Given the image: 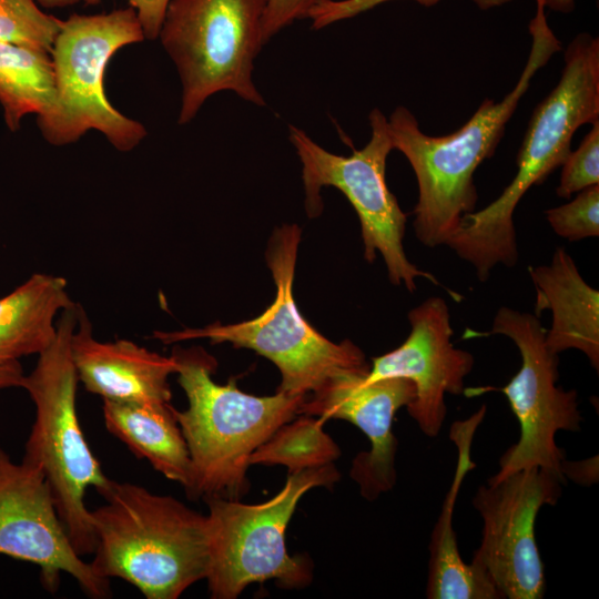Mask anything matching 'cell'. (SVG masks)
I'll return each mask as SVG.
<instances>
[{
    "label": "cell",
    "mask_w": 599,
    "mask_h": 599,
    "mask_svg": "<svg viewBox=\"0 0 599 599\" xmlns=\"http://www.w3.org/2000/svg\"><path fill=\"white\" fill-rule=\"evenodd\" d=\"M63 277L35 273L0 298V365L41 354L54 341L59 311L74 306Z\"/></svg>",
    "instance_id": "cell-20"
},
{
    "label": "cell",
    "mask_w": 599,
    "mask_h": 599,
    "mask_svg": "<svg viewBox=\"0 0 599 599\" xmlns=\"http://www.w3.org/2000/svg\"><path fill=\"white\" fill-rule=\"evenodd\" d=\"M0 105L8 129L16 132L27 114H35L47 140L59 114L51 53L0 42Z\"/></svg>",
    "instance_id": "cell-21"
},
{
    "label": "cell",
    "mask_w": 599,
    "mask_h": 599,
    "mask_svg": "<svg viewBox=\"0 0 599 599\" xmlns=\"http://www.w3.org/2000/svg\"><path fill=\"white\" fill-rule=\"evenodd\" d=\"M301 227L284 224L270 238L266 261L276 286L273 303L257 317L236 324L214 323L202 328L155 332L163 344L206 338L212 344L231 343L273 362L281 373L277 392L304 395L331 376L348 370L367 372L365 354L351 341L333 343L318 333L296 307L293 281Z\"/></svg>",
    "instance_id": "cell-6"
},
{
    "label": "cell",
    "mask_w": 599,
    "mask_h": 599,
    "mask_svg": "<svg viewBox=\"0 0 599 599\" xmlns=\"http://www.w3.org/2000/svg\"><path fill=\"white\" fill-rule=\"evenodd\" d=\"M392 0H319L309 11L308 19L312 28L319 30L334 22L353 18L359 13L370 10L382 3ZM424 7H430L440 0H414ZM481 10L500 7L512 0H473Z\"/></svg>",
    "instance_id": "cell-26"
},
{
    "label": "cell",
    "mask_w": 599,
    "mask_h": 599,
    "mask_svg": "<svg viewBox=\"0 0 599 599\" xmlns=\"http://www.w3.org/2000/svg\"><path fill=\"white\" fill-rule=\"evenodd\" d=\"M565 68L555 89L536 106L517 154V173L486 207L466 214L447 242L469 263L479 281L499 264L518 262L514 212L521 197L539 185L569 154L573 133L599 120V40L578 34L565 51Z\"/></svg>",
    "instance_id": "cell-2"
},
{
    "label": "cell",
    "mask_w": 599,
    "mask_h": 599,
    "mask_svg": "<svg viewBox=\"0 0 599 599\" xmlns=\"http://www.w3.org/2000/svg\"><path fill=\"white\" fill-rule=\"evenodd\" d=\"M485 414L486 406L483 405L470 417L457 420L450 427L449 437L458 451L457 465L430 538L426 583L428 599H502L486 572L473 562L466 564L463 560L453 529L458 491L466 474L476 467L470 457V448L475 432Z\"/></svg>",
    "instance_id": "cell-18"
},
{
    "label": "cell",
    "mask_w": 599,
    "mask_h": 599,
    "mask_svg": "<svg viewBox=\"0 0 599 599\" xmlns=\"http://www.w3.org/2000/svg\"><path fill=\"white\" fill-rule=\"evenodd\" d=\"M372 135L361 150L351 155L328 152L304 131L290 125V141L302 162L305 207L311 217L319 215L323 204L321 190L334 186L356 211L364 244V257L372 263L379 252L394 285H404L413 293L416 278L423 277L441 285L429 272L414 265L403 247L407 215L389 191L385 172L386 160L394 149L388 120L378 109L369 113Z\"/></svg>",
    "instance_id": "cell-9"
},
{
    "label": "cell",
    "mask_w": 599,
    "mask_h": 599,
    "mask_svg": "<svg viewBox=\"0 0 599 599\" xmlns=\"http://www.w3.org/2000/svg\"><path fill=\"white\" fill-rule=\"evenodd\" d=\"M267 0H171L159 38L182 85L177 122L194 119L205 100L233 91L265 105L252 80L264 44L262 22Z\"/></svg>",
    "instance_id": "cell-8"
},
{
    "label": "cell",
    "mask_w": 599,
    "mask_h": 599,
    "mask_svg": "<svg viewBox=\"0 0 599 599\" xmlns=\"http://www.w3.org/2000/svg\"><path fill=\"white\" fill-rule=\"evenodd\" d=\"M63 20L43 12L35 0H0V42L51 53Z\"/></svg>",
    "instance_id": "cell-23"
},
{
    "label": "cell",
    "mask_w": 599,
    "mask_h": 599,
    "mask_svg": "<svg viewBox=\"0 0 599 599\" xmlns=\"http://www.w3.org/2000/svg\"><path fill=\"white\" fill-rule=\"evenodd\" d=\"M367 372L348 370L327 378L307 394L298 415L326 422L344 419L357 426L369 439L370 449L352 463L351 477L367 500L390 490L396 483L395 455L398 441L393 433L396 412L415 397V385L403 377L366 382Z\"/></svg>",
    "instance_id": "cell-14"
},
{
    "label": "cell",
    "mask_w": 599,
    "mask_h": 599,
    "mask_svg": "<svg viewBox=\"0 0 599 599\" xmlns=\"http://www.w3.org/2000/svg\"><path fill=\"white\" fill-rule=\"evenodd\" d=\"M576 151H570L562 163L556 193L569 199L573 193L599 184V120L591 123Z\"/></svg>",
    "instance_id": "cell-25"
},
{
    "label": "cell",
    "mask_w": 599,
    "mask_h": 599,
    "mask_svg": "<svg viewBox=\"0 0 599 599\" xmlns=\"http://www.w3.org/2000/svg\"><path fill=\"white\" fill-rule=\"evenodd\" d=\"M576 0H545V8L555 12L570 13L575 9Z\"/></svg>",
    "instance_id": "cell-31"
},
{
    "label": "cell",
    "mask_w": 599,
    "mask_h": 599,
    "mask_svg": "<svg viewBox=\"0 0 599 599\" xmlns=\"http://www.w3.org/2000/svg\"><path fill=\"white\" fill-rule=\"evenodd\" d=\"M24 376L19 362L0 365V389L22 387Z\"/></svg>",
    "instance_id": "cell-30"
},
{
    "label": "cell",
    "mask_w": 599,
    "mask_h": 599,
    "mask_svg": "<svg viewBox=\"0 0 599 599\" xmlns=\"http://www.w3.org/2000/svg\"><path fill=\"white\" fill-rule=\"evenodd\" d=\"M566 479L548 469H520L478 487L473 506L483 519V536L473 564L502 598L540 599L546 588L535 522L545 505L554 506Z\"/></svg>",
    "instance_id": "cell-12"
},
{
    "label": "cell",
    "mask_w": 599,
    "mask_h": 599,
    "mask_svg": "<svg viewBox=\"0 0 599 599\" xmlns=\"http://www.w3.org/2000/svg\"><path fill=\"white\" fill-rule=\"evenodd\" d=\"M0 555L37 565L48 591H57L64 572L90 598L112 596L110 580L75 551L41 468L26 459L13 463L1 447Z\"/></svg>",
    "instance_id": "cell-13"
},
{
    "label": "cell",
    "mask_w": 599,
    "mask_h": 599,
    "mask_svg": "<svg viewBox=\"0 0 599 599\" xmlns=\"http://www.w3.org/2000/svg\"><path fill=\"white\" fill-rule=\"evenodd\" d=\"M410 333L397 348L373 358L365 377L373 382L403 377L415 385L406 406L424 435L438 436L447 415L445 395H460L474 367L471 353L456 348L449 307L439 296L429 297L408 313Z\"/></svg>",
    "instance_id": "cell-15"
},
{
    "label": "cell",
    "mask_w": 599,
    "mask_h": 599,
    "mask_svg": "<svg viewBox=\"0 0 599 599\" xmlns=\"http://www.w3.org/2000/svg\"><path fill=\"white\" fill-rule=\"evenodd\" d=\"M324 420L300 415L283 424L250 457V464L284 465L288 473L333 464L341 450L324 432Z\"/></svg>",
    "instance_id": "cell-22"
},
{
    "label": "cell",
    "mask_w": 599,
    "mask_h": 599,
    "mask_svg": "<svg viewBox=\"0 0 599 599\" xmlns=\"http://www.w3.org/2000/svg\"><path fill=\"white\" fill-rule=\"evenodd\" d=\"M536 287V315L551 312L546 345L559 355L566 349L583 353L599 370V292L581 276L575 261L557 247L548 265L529 266Z\"/></svg>",
    "instance_id": "cell-17"
},
{
    "label": "cell",
    "mask_w": 599,
    "mask_h": 599,
    "mask_svg": "<svg viewBox=\"0 0 599 599\" xmlns=\"http://www.w3.org/2000/svg\"><path fill=\"white\" fill-rule=\"evenodd\" d=\"M100 0H85V4H97ZM141 22L144 38L155 40L159 38L163 19L171 0H126Z\"/></svg>",
    "instance_id": "cell-28"
},
{
    "label": "cell",
    "mask_w": 599,
    "mask_h": 599,
    "mask_svg": "<svg viewBox=\"0 0 599 599\" xmlns=\"http://www.w3.org/2000/svg\"><path fill=\"white\" fill-rule=\"evenodd\" d=\"M598 456L579 461L564 459L560 471L566 480L570 479L576 484L589 487L598 481Z\"/></svg>",
    "instance_id": "cell-29"
},
{
    "label": "cell",
    "mask_w": 599,
    "mask_h": 599,
    "mask_svg": "<svg viewBox=\"0 0 599 599\" xmlns=\"http://www.w3.org/2000/svg\"><path fill=\"white\" fill-rule=\"evenodd\" d=\"M108 432L136 458L146 459L165 478L185 489L191 460L185 439L170 403H126L103 399Z\"/></svg>",
    "instance_id": "cell-19"
},
{
    "label": "cell",
    "mask_w": 599,
    "mask_h": 599,
    "mask_svg": "<svg viewBox=\"0 0 599 599\" xmlns=\"http://www.w3.org/2000/svg\"><path fill=\"white\" fill-rule=\"evenodd\" d=\"M172 356L189 402L185 410L174 408L191 460V479L184 490L194 500H240L250 489L251 455L298 415L305 396L283 392L254 396L242 392L235 379L216 384L212 375L217 363L202 347L175 346Z\"/></svg>",
    "instance_id": "cell-3"
},
{
    "label": "cell",
    "mask_w": 599,
    "mask_h": 599,
    "mask_svg": "<svg viewBox=\"0 0 599 599\" xmlns=\"http://www.w3.org/2000/svg\"><path fill=\"white\" fill-rule=\"evenodd\" d=\"M38 4L43 8L54 9V8H65L70 6L78 4L79 2H84L85 0H35Z\"/></svg>",
    "instance_id": "cell-32"
},
{
    "label": "cell",
    "mask_w": 599,
    "mask_h": 599,
    "mask_svg": "<svg viewBox=\"0 0 599 599\" xmlns=\"http://www.w3.org/2000/svg\"><path fill=\"white\" fill-rule=\"evenodd\" d=\"M78 305L61 312L57 335L22 384L35 406L23 459L38 465L50 487L58 514L80 556L92 555L95 532L84 498L89 487L101 495L113 483L102 470L81 429L77 413L78 374L71 337Z\"/></svg>",
    "instance_id": "cell-5"
},
{
    "label": "cell",
    "mask_w": 599,
    "mask_h": 599,
    "mask_svg": "<svg viewBox=\"0 0 599 599\" xmlns=\"http://www.w3.org/2000/svg\"><path fill=\"white\" fill-rule=\"evenodd\" d=\"M554 232L575 242L599 236V184L578 192L570 202L546 211Z\"/></svg>",
    "instance_id": "cell-24"
},
{
    "label": "cell",
    "mask_w": 599,
    "mask_h": 599,
    "mask_svg": "<svg viewBox=\"0 0 599 599\" xmlns=\"http://www.w3.org/2000/svg\"><path fill=\"white\" fill-rule=\"evenodd\" d=\"M319 0H267L262 22L263 41L298 19H306Z\"/></svg>",
    "instance_id": "cell-27"
},
{
    "label": "cell",
    "mask_w": 599,
    "mask_h": 599,
    "mask_svg": "<svg viewBox=\"0 0 599 599\" xmlns=\"http://www.w3.org/2000/svg\"><path fill=\"white\" fill-rule=\"evenodd\" d=\"M71 357L85 389L103 399L126 403H170L169 376L176 373L174 357L163 356L126 341L100 342L78 305L71 337Z\"/></svg>",
    "instance_id": "cell-16"
},
{
    "label": "cell",
    "mask_w": 599,
    "mask_h": 599,
    "mask_svg": "<svg viewBox=\"0 0 599 599\" xmlns=\"http://www.w3.org/2000/svg\"><path fill=\"white\" fill-rule=\"evenodd\" d=\"M338 479V470L328 464L288 473L284 487L261 504L222 497L203 499L209 508L205 580L211 598L235 599L251 583L271 579L286 589L308 586L312 562L304 555L287 554L286 527L306 491L332 488Z\"/></svg>",
    "instance_id": "cell-7"
},
{
    "label": "cell",
    "mask_w": 599,
    "mask_h": 599,
    "mask_svg": "<svg viewBox=\"0 0 599 599\" xmlns=\"http://www.w3.org/2000/svg\"><path fill=\"white\" fill-rule=\"evenodd\" d=\"M546 333L539 316L507 306L497 311L491 329L485 333L510 338L521 357L518 373L506 386L464 390L467 396L488 390L505 394L520 426L519 440L501 456L499 471L488 479L490 481L531 467L562 476L560 466L565 451L557 446L556 434L559 430H580L582 417L578 393L557 385L559 356L547 347Z\"/></svg>",
    "instance_id": "cell-11"
},
{
    "label": "cell",
    "mask_w": 599,
    "mask_h": 599,
    "mask_svg": "<svg viewBox=\"0 0 599 599\" xmlns=\"http://www.w3.org/2000/svg\"><path fill=\"white\" fill-rule=\"evenodd\" d=\"M143 40L132 7L108 13H74L63 20L51 50L59 114L49 143H73L89 130H97L119 151L128 152L140 144L146 129L111 104L104 91V73L118 50Z\"/></svg>",
    "instance_id": "cell-10"
},
{
    "label": "cell",
    "mask_w": 599,
    "mask_h": 599,
    "mask_svg": "<svg viewBox=\"0 0 599 599\" xmlns=\"http://www.w3.org/2000/svg\"><path fill=\"white\" fill-rule=\"evenodd\" d=\"M536 13L529 22L531 49L515 88L499 102L486 99L457 131L430 136L412 112L397 106L388 120L393 148L410 163L418 184L413 227L427 247L446 245L461 219L475 211L478 193L474 173L494 155L505 128L536 72L561 49L549 27L545 0H535Z\"/></svg>",
    "instance_id": "cell-1"
},
{
    "label": "cell",
    "mask_w": 599,
    "mask_h": 599,
    "mask_svg": "<svg viewBox=\"0 0 599 599\" xmlns=\"http://www.w3.org/2000/svg\"><path fill=\"white\" fill-rule=\"evenodd\" d=\"M92 514L95 548L90 565L120 578L146 599H176L205 579L207 518L172 496L113 480Z\"/></svg>",
    "instance_id": "cell-4"
}]
</instances>
